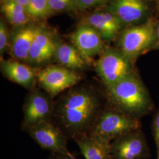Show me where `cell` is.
<instances>
[{"label": "cell", "instance_id": "1", "mask_svg": "<svg viewBox=\"0 0 159 159\" xmlns=\"http://www.w3.org/2000/svg\"><path fill=\"white\" fill-rule=\"evenodd\" d=\"M103 107L102 96L92 84H77L54 102L53 121L73 139L90 130Z\"/></svg>", "mask_w": 159, "mask_h": 159}, {"label": "cell", "instance_id": "2", "mask_svg": "<svg viewBox=\"0 0 159 159\" xmlns=\"http://www.w3.org/2000/svg\"><path fill=\"white\" fill-rule=\"evenodd\" d=\"M108 106L140 119L154 108L153 102L140 77L133 71L113 85L104 87Z\"/></svg>", "mask_w": 159, "mask_h": 159}, {"label": "cell", "instance_id": "3", "mask_svg": "<svg viewBox=\"0 0 159 159\" xmlns=\"http://www.w3.org/2000/svg\"><path fill=\"white\" fill-rule=\"evenodd\" d=\"M139 119L121 112L108 105L102 109L88 133L112 142L127 133L140 130Z\"/></svg>", "mask_w": 159, "mask_h": 159}, {"label": "cell", "instance_id": "4", "mask_svg": "<svg viewBox=\"0 0 159 159\" xmlns=\"http://www.w3.org/2000/svg\"><path fill=\"white\" fill-rule=\"evenodd\" d=\"M46 91L38 85L29 90L23 105V119L21 128L24 131L43 121L54 119V101Z\"/></svg>", "mask_w": 159, "mask_h": 159}, {"label": "cell", "instance_id": "5", "mask_svg": "<svg viewBox=\"0 0 159 159\" xmlns=\"http://www.w3.org/2000/svg\"><path fill=\"white\" fill-rule=\"evenodd\" d=\"M132 62L119 49H104L95 64L97 74L104 87L113 85L134 71Z\"/></svg>", "mask_w": 159, "mask_h": 159}, {"label": "cell", "instance_id": "6", "mask_svg": "<svg viewBox=\"0 0 159 159\" xmlns=\"http://www.w3.org/2000/svg\"><path fill=\"white\" fill-rule=\"evenodd\" d=\"M81 79L77 71L60 65L49 64L37 69V85L52 98L77 85Z\"/></svg>", "mask_w": 159, "mask_h": 159}, {"label": "cell", "instance_id": "7", "mask_svg": "<svg viewBox=\"0 0 159 159\" xmlns=\"http://www.w3.org/2000/svg\"><path fill=\"white\" fill-rule=\"evenodd\" d=\"M156 34L152 21L127 29L121 34L119 49L131 62L153 45Z\"/></svg>", "mask_w": 159, "mask_h": 159}, {"label": "cell", "instance_id": "8", "mask_svg": "<svg viewBox=\"0 0 159 159\" xmlns=\"http://www.w3.org/2000/svg\"><path fill=\"white\" fill-rule=\"evenodd\" d=\"M27 132L42 148L52 153L74 157L67 148L68 137L53 121L40 123Z\"/></svg>", "mask_w": 159, "mask_h": 159}, {"label": "cell", "instance_id": "9", "mask_svg": "<svg viewBox=\"0 0 159 159\" xmlns=\"http://www.w3.org/2000/svg\"><path fill=\"white\" fill-rule=\"evenodd\" d=\"M111 159H147L150 150L142 131H134L122 135L111 143Z\"/></svg>", "mask_w": 159, "mask_h": 159}, {"label": "cell", "instance_id": "10", "mask_svg": "<svg viewBox=\"0 0 159 159\" xmlns=\"http://www.w3.org/2000/svg\"><path fill=\"white\" fill-rule=\"evenodd\" d=\"M72 44L79 50L87 64L103 51V42L100 34L90 26L83 24L71 36Z\"/></svg>", "mask_w": 159, "mask_h": 159}, {"label": "cell", "instance_id": "11", "mask_svg": "<svg viewBox=\"0 0 159 159\" xmlns=\"http://www.w3.org/2000/svg\"><path fill=\"white\" fill-rule=\"evenodd\" d=\"M58 44L52 34L41 28L33 42L27 63L38 67L49 65L55 58Z\"/></svg>", "mask_w": 159, "mask_h": 159}, {"label": "cell", "instance_id": "12", "mask_svg": "<svg viewBox=\"0 0 159 159\" xmlns=\"http://www.w3.org/2000/svg\"><path fill=\"white\" fill-rule=\"evenodd\" d=\"M2 74L7 79L31 90L37 85V69L16 60L1 61Z\"/></svg>", "mask_w": 159, "mask_h": 159}, {"label": "cell", "instance_id": "13", "mask_svg": "<svg viewBox=\"0 0 159 159\" xmlns=\"http://www.w3.org/2000/svg\"><path fill=\"white\" fill-rule=\"evenodd\" d=\"M73 140L85 159H111V142L108 140L89 133L79 136Z\"/></svg>", "mask_w": 159, "mask_h": 159}, {"label": "cell", "instance_id": "14", "mask_svg": "<svg viewBox=\"0 0 159 159\" xmlns=\"http://www.w3.org/2000/svg\"><path fill=\"white\" fill-rule=\"evenodd\" d=\"M122 22L110 12H96L85 19L83 24L94 28L100 34L102 40H113L121 27Z\"/></svg>", "mask_w": 159, "mask_h": 159}, {"label": "cell", "instance_id": "15", "mask_svg": "<svg viewBox=\"0 0 159 159\" xmlns=\"http://www.w3.org/2000/svg\"><path fill=\"white\" fill-rule=\"evenodd\" d=\"M147 10L148 7L143 0H113L108 8V12L127 24L140 20Z\"/></svg>", "mask_w": 159, "mask_h": 159}, {"label": "cell", "instance_id": "16", "mask_svg": "<svg viewBox=\"0 0 159 159\" xmlns=\"http://www.w3.org/2000/svg\"><path fill=\"white\" fill-rule=\"evenodd\" d=\"M41 27L29 25L21 29L13 37L10 46L12 58L23 63H28L33 42Z\"/></svg>", "mask_w": 159, "mask_h": 159}, {"label": "cell", "instance_id": "17", "mask_svg": "<svg viewBox=\"0 0 159 159\" xmlns=\"http://www.w3.org/2000/svg\"><path fill=\"white\" fill-rule=\"evenodd\" d=\"M55 59L58 65L75 71L84 69L88 65L73 44L59 43Z\"/></svg>", "mask_w": 159, "mask_h": 159}, {"label": "cell", "instance_id": "18", "mask_svg": "<svg viewBox=\"0 0 159 159\" xmlns=\"http://www.w3.org/2000/svg\"><path fill=\"white\" fill-rule=\"evenodd\" d=\"M1 11L8 21L16 26L26 24L31 17L25 7L14 2L2 3Z\"/></svg>", "mask_w": 159, "mask_h": 159}, {"label": "cell", "instance_id": "19", "mask_svg": "<svg viewBox=\"0 0 159 159\" xmlns=\"http://www.w3.org/2000/svg\"><path fill=\"white\" fill-rule=\"evenodd\" d=\"M26 10L31 17H44L50 14L49 0H30Z\"/></svg>", "mask_w": 159, "mask_h": 159}, {"label": "cell", "instance_id": "20", "mask_svg": "<svg viewBox=\"0 0 159 159\" xmlns=\"http://www.w3.org/2000/svg\"><path fill=\"white\" fill-rule=\"evenodd\" d=\"M50 13L75 8V0H49Z\"/></svg>", "mask_w": 159, "mask_h": 159}, {"label": "cell", "instance_id": "21", "mask_svg": "<svg viewBox=\"0 0 159 159\" xmlns=\"http://www.w3.org/2000/svg\"><path fill=\"white\" fill-rule=\"evenodd\" d=\"M107 0H75V8L84 10L103 4Z\"/></svg>", "mask_w": 159, "mask_h": 159}, {"label": "cell", "instance_id": "22", "mask_svg": "<svg viewBox=\"0 0 159 159\" xmlns=\"http://www.w3.org/2000/svg\"><path fill=\"white\" fill-rule=\"evenodd\" d=\"M8 45V34L5 23L0 22V52L1 56L6 51Z\"/></svg>", "mask_w": 159, "mask_h": 159}, {"label": "cell", "instance_id": "23", "mask_svg": "<svg viewBox=\"0 0 159 159\" xmlns=\"http://www.w3.org/2000/svg\"><path fill=\"white\" fill-rule=\"evenodd\" d=\"M153 130L157 148H159V109L157 111L154 117Z\"/></svg>", "mask_w": 159, "mask_h": 159}, {"label": "cell", "instance_id": "24", "mask_svg": "<svg viewBox=\"0 0 159 159\" xmlns=\"http://www.w3.org/2000/svg\"><path fill=\"white\" fill-rule=\"evenodd\" d=\"M30 0H2V3L4 2H14L18 4L21 5L25 7V8L28 6Z\"/></svg>", "mask_w": 159, "mask_h": 159}, {"label": "cell", "instance_id": "25", "mask_svg": "<svg viewBox=\"0 0 159 159\" xmlns=\"http://www.w3.org/2000/svg\"><path fill=\"white\" fill-rule=\"evenodd\" d=\"M48 159H77L75 157H71L68 156H65L62 154H58L52 153L51 156Z\"/></svg>", "mask_w": 159, "mask_h": 159}, {"label": "cell", "instance_id": "26", "mask_svg": "<svg viewBox=\"0 0 159 159\" xmlns=\"http://www.w3.org/2000/svg\"><path fill=\"white\" fill-rule=\"evenodd\" d=\"M157 34H156V36H157V41L156 43V47L159 48V26L157 28Z\"/></svg>", "mask_w": 159, "mask_h": 159}, {"label": "cell", "instance_id": "27", "mask_svg": "<svg viewBox=\"0 0 159 159\" xmlns=\"http://www.w3.org/2000/svg\"><path fill=\"white\" fill-rule=\"evenodd\" d=\"M157 148V159H159V148Z\"/></svg>", "mask_w": 159, "mask_h": 159}]
</instances>
